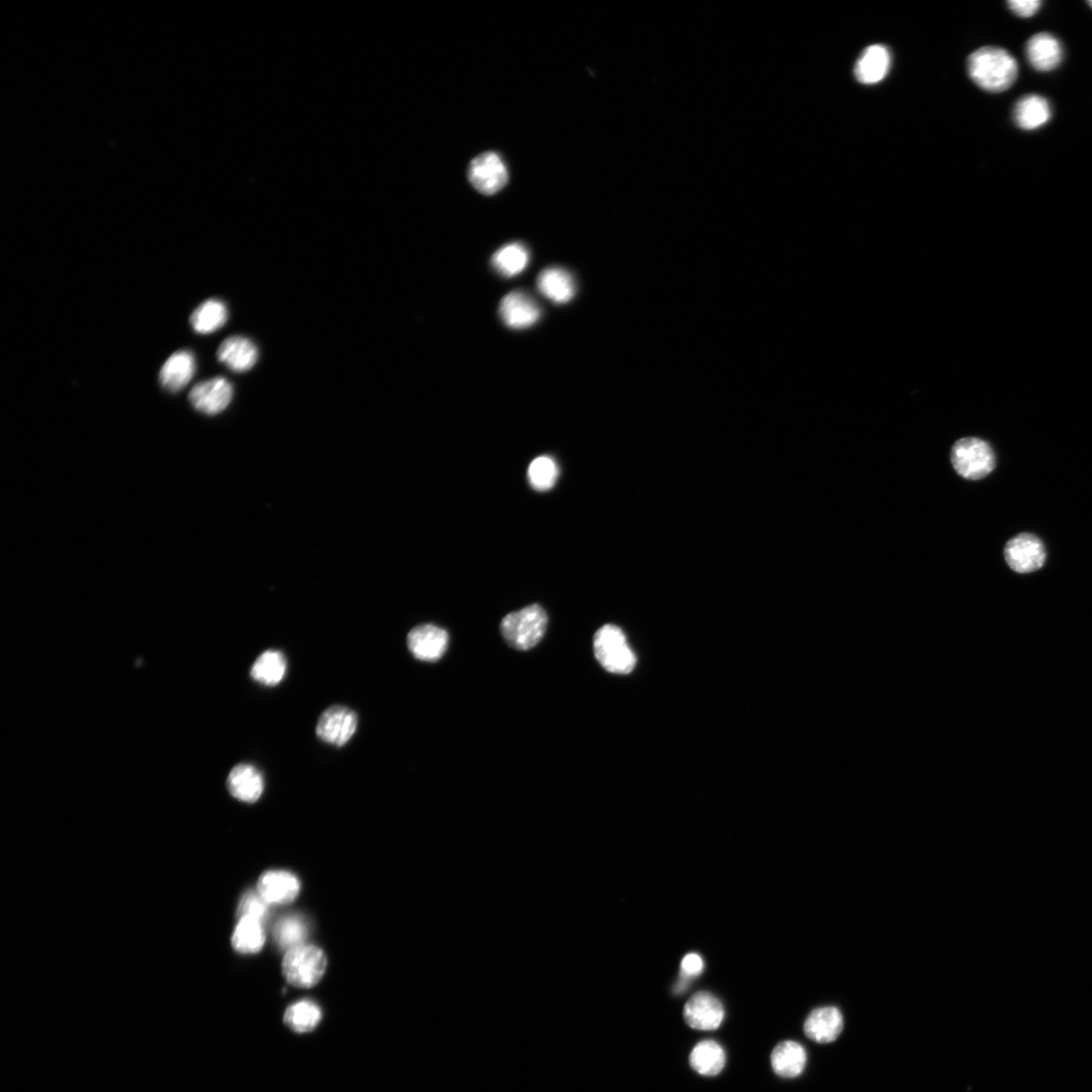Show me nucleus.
Masks as SVG:
<instances>
[{"label": "nucleus", "instance_id": "c85d7f7f", "mask_svg": "<svg viewBox=\"0 0 1092 1092\" xmlns=\"http://www.w3.org/2000/svg\"><path fill=\"white\" fill-rule=\"evenodd\" d=\"M308 936V925L299 916H288L279 921L275 927V941L283 950L303 945Z\"/></svg>", "mask_w": 1092, "mask_h": 1092}, {"label": "nucleus", "instance_id": "5701e85b", "mask_svg": "<svg viewBox=\"0 0 1092 1092\" xmlns=\"http://www.w3.org/2000/svg\"><path fill=\"white\" fill-rule=\"evenodd\" d=\"M287 669L285 654L280 651L268 650L257 658L250 670V676L263 686L275 687L281 684Z\"/></svg>", "mask_w": 1092, "mask_h": 1092}, {"label": "nucleus", "instance_id": "473e14b6", "mask_svg": "<svg viewBox=\"0 0 1092 1092\" xmlns=\"http://www.w3.org/2000/svg\"><path fill=\"white\" fill-rule=\"evenodd\" d=\"M704 963L697 954H689L681 964L682 980L689 981L702 973Z\"/></svg>", "mask_w": 1092, "mask_h": 1092}, {"label": "nucleus", "instance_id": "c756f323", "mask_svg": "<svg viewBox=\"0 0 1092 1092\" xmlns=\"http://www.w3.org/2000/svg\"><path fill=\"white\" fill-rule=\"evenodd\" d=\"M528 475L534 490L539 492L549 491L558 481L559 467L551 457L543 455V457H538L532 461Z\"/></svg>", "mask_w": 1092, "mask_h": 1092}, {"label": "nucleus", "instance_id": "2f4dec72", "mask_svg": "<svg viewBox=\"0 0 1092 1092\" xmlns=\"http://www.w3.org/2000/svg\"><path fill=\"white\" fill-rule=\"evenodd\" d=\"M1010 10L1020 17L1035 15L1042 7L1040 0H1011L1008 3Z\"/></svg>", "mask_w": 1092, "mask_h": 1092}, {"label": "nucleus", "instance_id": "bb28decb", "mask_svg": "<svg viewBox=\"0 0 1092 1092\" xmlns=\"http://www.w3.org/2000/svg\"><path fill=\"white\" fill-rule=\"evenodd\" d=\"M228 320L226 305L219 300H208L198 306L191 316L194 330L200 334L213 333Z\"/></svg>", "mask_w": 1092, "mask_h": 1092}, {"label": "nucleus", "instance_id": "4be33fe9", "mask_svg": "<svg viewBox=\"0 0 1092 1092\" xmlns=\"http://www.w3.org/2000/svg\"><path fill=\"white\" fill-rule=\"evenodd\" d=\"M1052 111L1048 101L1038 95L1022 97L1015 106L1014 120L1018 128L1025 131L1037 130L1051 119Z\"/></svg>", "mask_w": 1092, "mask_h": 1092}, {"label": "nucleus", "instance_id": "dca6fc26", "mask_svg": "<svg viewBox=\"0 0 1092 1092\" xmlns=\"http://www.w3.org/2000/svg\"><path fill=\"white\" fill-rule=\"evenodd\" d=\"M300 893L297 877L286 871H268L258 880V894L270 904H288Z\"/></svg>", "mask_w": 1092, "mask_h": 1092}, {"label": "nucleus", "instance_id": "a211bd4d", "mask_svg": "<svg viewBox=\"0 0 1092 1092\" xmlns=\"http://www.w3.org/2000/svg\"><path fill=\"white\" fill-rule=\"evenodd\" d=\"M892 55L883 45H872L864 49L855 66V76L859 82L866 85L876 84L889 75Z\"/></svg>", "mask_w": 1092, "mask_h": 1092}, {"label": "nucleus", "instance_id": "393cba45", "mask_svg": "<svg viewBox=\"0 0 1092 1092\" xmlns=\"http://www.w3.org/2000/svg\"><path fill=\"white\" fill-rule=\"evenodd\" d=\"M530 262L528 248L520 243H512L499 249L492 258L495 270L500 276L513 278L525 270Z\"/></svg>", "mask_w": 1092, "mask_h": 1092}, {"label": "nucleus", "instance_id": "1a4fd4ad", "mask_svg": "<svg viewBox=\"0 0 1092 1092\" xmlns=\"http://www.w3.org/2000/svg\"><path fill=\"white\" fill-rule=\"evenodd\" d=\"M233 394V386L229 380L215 378L195 385L189 400L197 411L207 415H217L230 405Z\"/></svg>", "mask_w": 1092, "mask_h": 1092}, {"label": "nucleus", "instance_id": "ddd939ff", "mask_svg": "<svg viewBox=\"0 0 1092 1092\" xmlns=\"http://www.w3.org/2000/svg\"><path fill=\"white\" fill-rule=\"evenodd\" d=\"M1026 55L1035 71L1050 73L1062 63L1063 47L1060 41L1052 34L1039 33L1029 39Z\"/></svg>", "mask_w": 1092, "mask_h": 1092}, {"label": "nucleus", "instance_id": "cd10ccee", "mask_svg": "<svg viewBox=\"0 0 1092 1092\" xmlns=\"http://www.w3.org/2000/svg\"><path fill=\"white\" fill-rule=\"evenodd\" d=\"M262 923L250 918L240 919L232 937L233 948L241 954H257L264 946Z\"/></svg>", "mask_w": 1092, "mask_h": 1092}, {"label": "nucleus", "instance_id": "7ed1b4c3", "mask_svg": "<svg viewBox=\"0 0 1092 1092\" xmlns=\"http://www.w3.org/2000/svg\"><path fill=\"white\" fill-rule=\"evenodd\" d=\"M326 967V956L321 949L301 945L288 951L283 962V973L289 985L310 988L322 980Z\"/></svg>", "mask_w": 1092, "mask_h": 1092}, {"label": "nucleus", "instance_id": "6e6552de", "mask_svg": "<svg viewBox=\"0 0 1092 1092\" xmlns=\"http://www.w3.org/2000/svg\"><path fill=\"white\" fill-rule=\"evenodd\" d=\"M1006 561L1018 574L1034 573L1044 565L1046 551L1043 542L1034 534L1021 533L1012 538L1005 549Z\"/></svg>", "mask_w": 1092, "mask_h": 1092}, {"label": "nucleus", "instance_id": "f257e3e1", "mask_svg": "<svg viewBox=\"0 0 1092 1092\" xmlns=\"http://www.w3.org/2000/svg\"><path fill=\"white\" fill-rule=\"evenodd\" d=\"M967 67L971 79L991 94L1004 93L1018 76L1016 60L1003 48L978 49L969 56Z\"/></svg>", "mask_w": 1092, "mask_h": 1092}, {"label": "nucleus", "instance_id": "20e7f679", "mask_svg": "<svg viewBox=\"0 0 1092 1092\" xmlns=\"http://www.w3.org/2000/svg\"><path fill=\"white\" fill-rule=\"evenodd\" d=\"M594 652L600 665L609 673L626 675L636 665L635 654L623 631L616 625H604L596 632Z\"/></svg>", "mask_w": 1092, "mask_h": 1092}, {"label": "nucleus", "instance_id": "2eb2a0df", "mask_svg": "<svg viewBox=\"0 0 1092 1092\" xmlns=\"http://www.w3.org/2000/svg\"><path fill=\"white\" fill-rule=\"evenodd\" d=\"M217 356L228 369L235 373H246L256 366L258 350L252 340L232 336L223 341Z\"/></svg>", "mask_w": 1092, "mask_h": 1092}, {"label": "nucleus", "instance_id": "423d86ee", "mask_svg": "<svg viewBox=\"0 0 1092 1092\" xmlns=\"http://www.w3.org/2000/svg\"><path fill=\"white\" fill-rule=\"evenodd\" d=\"M469 178L477 192L492 196L507 185L509 173L502 157L494 152H487L473 159L470 166Z\"/></svg>", "mask_w": 1092, "mask_h": 1092}, {"label": "nucleus", "instance_id": "a878e982", "mask_svg": "<svg viewBox=\"0 0 1092 1092\" xmlns=\"http://www.w3.org/2000/svg\"><path fill=\"white\" fill-rule=\"evenodd\" d=\"M322 1010L314 1001L300 1000L288 1008L285 1014L286 1025L295 1033H309L316 1029L322 1019Z\"/></svg>", "mask_w": 1092, "mask_h": 1092}, {"label": "nucleus", "instance_id": "9d476101", "mask_svg": "<svg viewBox=\"0 0 1092 1092\" xmlns=\"http://www.w3.org/2000/svg\"><path fill=\"white\" fill-rule=\"evenodd\" d=\"M448 641L447 631L434 624L419 625L407 637L409 651L419 661L428 663L438 662L443 656Z\"/></svg>", "mask_w": 1092, "mask_h": 1092}, {"label": "nucleus", "instance_id": "6ab92c4d", "mask_svg": "<svg viewBox=\"0 0 1092 1092\" xmlns=\"http://www.w3.org/2000/svg\"><path fill=\"white\" fill-rule=\"evenodd\" d=\"M196 373V359L189 350H180L172 354L159 374V381L170 393L184 390L193 379Z\"/></svg>", "mask_w": 1092, "mask_h": 1092}, {"label": "nucleus", "instance_id": "f8f14e48", "mask_svg": "<svg viewBox=\"0 0 1092 1092\" xmlns=\"http://www.w3.org/2000/svg\"><path fill=\"white\" fill-rule=\"evenodd\" d=\"M500 316L509 328L521 330L533 326L541 317V310L530 294L513 291L500 302Z\"/></svg>", "mask_w": 1092, "mask_h": 1092}, {"label": "nucleus", "instance_id": "412c9836", "mask_svg": "<svg viewBox=\"0 0 1092 1092\" xmlns=\"http://www.w3.org/2000/svg\"><path fill=\"white\" fill-rule=\"evenodd\" d=\"M807 1055L804 1046L793 1041H785L775 1046L771 1055L773 1071L781 1077H800L806 1066Z\"/></svg>", "mask_w": 1092, "mask_h": 1092}, {"label": "nucleus", "instance_id": "f03ea898", "mask_svg": "<svg viewBox=\"0 0 1092 1092\" xmlns=\"http://www.w3.org/2000/svg\"><path fill=\"white\" fill-rule=\"evenodd\" d=\"M548 623V614L541 606L533 604L508 614L500 623V632L510 647L528 651L539 644Z\"/></svg>", "mask_w": 1092, "mask_h": 1092}, {"label": "nucleus", "instance_id": "0eeeda50", "mask_svg": "<svg viewBox=\"0 0 1092 1092\" xmlns=\"http://www.w3.org/2000/svg\"><path fill=\"white\" fill-rule=\"evenodd\" d=\"M357 725V714L353 711L334 705L318 717L316 734L323 743L340 747L353 738Z\"/></svg>", "mask_w": 1092, "mask_h": 1092}, {"label": "nucleus", "instance_id": "f3484780", "mask_svg": "<svg viewBox=\"0 0 1092 1092\" xmlns=\"http://www.w3.org/2000/svg\"><path fill=\"white\" fill-rule=\"evenodd\" d=\"M844 1029L843 1015L834 1007L813 1011L804 1023V1033L819 1044L834 1042Z\"/></svg>", "mask_w": 1092, "mask_h": 1092}, {"label": "nucleus", "instance_id": "72a5a7b5", "mask_svg": "<svg viewBox=\"0 0 1092 1092\" xmlns=\"http://www.w3.org/2000/svg\"><path fill=\"white\" fill-rule=\"evenodd\" d=\"M1088 5L1092 8V2H1088Z\"/></svg>", "mask_w": 1092, "mask_h": 1092}, {"label": "nucleus", "instance_id": "9b49d317", "mask_svg": "<svg viewBox=\"0 0 1092 1092\" xmlns=\"http://www.w3.org/2000/svg\"><path fill=\"white\" fill-rule=\"evenodd\" d=\"M684 1017L695 1030L713 1031L720 1027L724 1009L717 997L702 991L689 999L684 1009Z\"/></svg>", "mask_w": 1092, "mask_h": 1092}, {"label": "nucleus", "instance_id": "39448f33", "mask_svg": "<svg viewBox=\"0 0 1092 1092\" xmlns=\"http://www.w3.org/2000/svg\"><path fill=\"white\" fill-rule=\"evenodd\" d=\"M951 461L956 471L964 479H984L995 468V454L985 440L975 438L956 442L951 451Z\"/></svg>", "mask_w": 1092, "mask_h": 1092}, {"label": "nucleus", "instance_id": "7c9ffc66", "mask_svg": "<svg viewBox=\"0 0 1092 1092\" xmlns=\"http://www.w3.org/2000/svg\"><path fill=\"white\" fill-rule=\"evenodd\" d=\"M237 915L239 919L250 918L263 923L268 916L267 902L259 894L248 893L239 903Z\"/></svg>", "mask_w": 1092, "mask_h": 1092}, {"label": "nucleus", "instance_id": "b1692460", "mask_svg": "<svg viewBox=\"0 0 1092 1092\" xmlns=\"http://www.w3.org/2000/svg\"><path fill=\"white\" fill-rule=\"evenodd\" d=\"M725 1053L714 1041H703L695 1046L690 1055V1065L696 1073L704 1077H715L725 1065Z\"/></svg>", "mask_w": 1092, "mask_h": 1092}, {"label": "nucleus", "instance_id": "aec40b11", "mask_svg": "<svg viewBox=\"0 0 1092 1092\" xmlns=\"http://www.w3.org/2000/svg\"><path fill=\"white\" fill-rule=\"evenodd\" d=\"M537 288L546 299L561 305L574 298L576 283L570 272L563 268L551 267L540 273Z\"/></svg>", "mask_w": 1092, "mask_h": 1092}, {"label": "nucleus", "instance_id": "4468645a", "mask_svg": "<svg viewBox=\"0 0 1092 1092\" xmlns=\"http://www.w3.org/2000/svg\"><path fill=\"white\" fill-rule=\"evenodd\" d=\"M227 788L236 800L254 804L261 798L264 779L256 766L242 763L231 770L227 779Z\"/></svg>", "mask_w": 1092, "mask_h": 1092}]
</instances>
